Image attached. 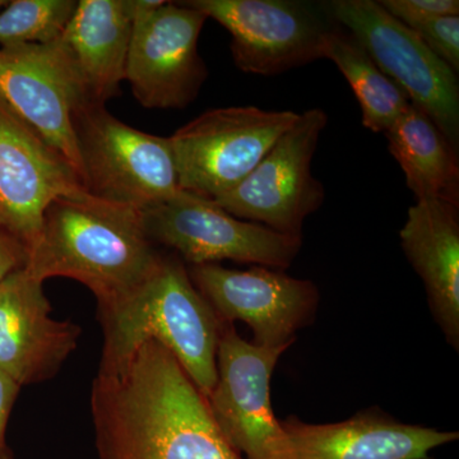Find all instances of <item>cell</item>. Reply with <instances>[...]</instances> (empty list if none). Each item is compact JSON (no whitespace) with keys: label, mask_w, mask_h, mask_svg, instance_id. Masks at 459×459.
I'll use <instances>...</instances> for the list:
<instances>
[{"label":"cell","mask_w":459,"mask_h":459,"mask_svg":"<svg viewBox=\"0 0 459 459\" xmlns=\"http://www.w3.org/2000/svg\"><path fill=\"white\" fill-rule=\"evenodd\" d=\"M91 411L99 459H244L207 398L157 341L99 370Z\"/></svg>","instance_id":"6da1fadb"},{"label":"cell","mask_w":459,"mask_h":459,"mask_svg":"<svg viewBox=\"0 0 459 459\" xmlns=\"http://www.w3.org/2000/svg\"><path fill=\"white\" fill-rule=\"evenodd\" d=\"M161 256L144 228L143 211L81 190L47 208L25 268L42 283L51 277L78 281L101 307L140 286Z\"/></svg>","instance_id":"7a4b0ae2"},{"label":"cell","mask_w":459,"mask_h":459,"mask_svg":"<svg viewBox=\"0 0 459 459\" xmlns=\"http://www.w3.org/2000/svg\"><path fill=\"white\" fill-rule=\"evenodd\" d=\"M99 312L104 328L100 369L122 364L153 340L177 359L205 398L212 392L222 323L180 258L162 255L140 286Z\"/></svg>","instance_id":"3957f363"},{"label":"cell","mask_w":459,"mask_h":459,"mask_svg":"<svg viewBox=\"0 0 459 459\" xmlns=\"http://www.w3.org/2000/svg\"><path fill=\"white\" fill-rule=\"evenodd\" d=\"M74 128L89 195L144 211L181 192L170 138L133 128L105 105L75 108Z\"/></svg>","instance_id":"277c9868"},{"label":"cell","mask_w":459,"mask_h":459,"mask_svg":"<svg viewBox=\"0 0 459 459\" xmlns=\"http://www.w3.org/2000/svg\"><path fill=\"white\" fill-rule=\"evenodd\" d=\"M299 115L256 107L219 108L199 115L169 137L180 189L211 201L231 192Z\"/></svg>","instance_id":"5b68a950"},{"label":"cell","mask_w":459,"mask_h":459,"mask_svg":"<svg viewBox=\"0 0 459 459\" xmlns=\"http://www.w3.org/2000/svg\"><path fill=\"white\" fill-rule=\"evenodd\" d=\"M325 7L334 22L352 33L377 68L403 91L411 105L428 115L458 150L459 83L451 66L379 2L332 0Z\"/></svg>","instance_id":"8992f818"},{"label":"cell","mask_w":459,"mask_h":459,"mask_svg":"<svg viewBox=\"0 0 459 459\" xmlns=\"http://www.w3.org/2000/svg\"><path fill=\"white\" fill-rule=\"evenodd\" d=\"M133 20L126 81L146 108H186L208 78L198 41L205 21L186 2L128 0Z\"/></svg>","instance_id":"52a82bcc"},{"label":"cell","mask_w":459,"mask_h":459,"mask_svg":"<svg viewBox=\"0 0 459 459\" xmlns=\"http://www.w3.org/2000/svg\"><path fill=\"white\" fill-rule=\"evenodd\" d=\"M143 221L155 246L170 247L190 265L234 261L285 270L303 246V237L238 220L211 199L184 190L144 210Z\"/></svg>","instance_id":"ba28073f"},{"label":"cell","mask_w":459,"mask_h":459,"mask_svg":"<svg viewBox=\"0 0 459 459\" xmlns=\"http://www.w3.org/2000/svg\"><path fill=\"white\" fill-rule=\"evenodd\" d=\"M328 117L319 108L299 115L291 126L240 184L217 199L226 212L280 234L303 237L307 217L325 202V186L312 162Z\"/></svg>","instance_id":"9c48e42d"},{"label":"cell","mask_w":459,"mask_h":459,"mask_svg":"<svg viewBox=\"0 0 459 459\" xmlns=\"http://www.w3.org/2000/svg\"><path fill=\"white\" fill-rule=\"evenodd\" d=\"M231 35L232 59L244 74L277 75L322 59L334 26L325 3L301 0H189Z\"/></svg>","instance_id":"30bf717a"},{"label":"cell","mask_w":459,"mask_h":459,"mask_svg":"<svg viewBox=\"0 0 459 459\" xmlns=\"http://www.w3.org/2000/svg\"><path fill=\"white\" fill-rule=\"evenodd\" d=\"M287 349L247 342L234 325L222 323L217 380L207 402L223 437L247 459H292L271 402L272 374Z\"/></svg>","instance_id":"8fae6325"},{"label":"cell","mask_w":459,"mask_h":459,"mask_svg":"<svg viewBox=\"0 0 459 459\" xmlns=\"http://www.w3.org/2000/svg\"><path fill=\"white\" fill-rule=\"evenodd\" d=\"M190 279L223 325L247 323L262 347L291 346L312 325L319 291L312 281L255 265L247 271L220 264L190 265Z\"/></svg>","instance_id":"7c38bea8"},{"label":"cell","mask_w":459,"mask_h":459,"mask_svg":"<svg viewBox=\"0 0 459 459\" xmlns=\"http://www.w3.org/2000/svg\"><path fill=\"white\" fill-rule=\"evenodd\" d=\"M0 101L56 148L83 184L74 113L84 98L56 40L0 48Z\"/></svg>","instance_id":"4fadbf2b"},{"label":"cell","mask_w":459,"mask_h":459,"mask_svg":"<svg viewBox=\"0 0 459 459\" xmlns=\"http://www.w3.org/2000/svg\"><path fill=\"white\" fill-rule=\"evenodd\" d=\"M81 190L74 166L0 101V228L30 253L51 202Z\"/></svg>","instance_id":"5bb4252c"},{"label":"cell","mask_w":459,"mask_h":459,"mask_svg":"<svg viewBox=\"0 0 459 459\" xmlns=\"http://www.w3.org/2000/svg\"><path fill=\"white\" fill-rule=\"evenodd\" d=\"M80 336L75 323L51 318L44 283L26 268L0 282V371L18 385L56 377Z\"/></svg>","instance_id":"9a60e30c"},{"label":"cell","mask_w":459,"mask_h":459,"mask_svg":"<svg viewBox=\"0 0 459 459\" xmlns=\"http://www.w3.org/2000/svg\"><path fill=\"white\" fill-rule=\"evenodd\" d=\"M292 459H429L434 449L455 442L457 431L403 424L377 407L333 424L283 421Z\"/></svg>","instance_id":"2e32d148"},{"label":"cell","mask_w":459,"mask_h":459,"mask_svg":"<svg viewBox=\"0 0 459 459\" xmlns=\"http://www.w3.org/2000/svg\"><path fill=\"white\" fill-rule=\"evenodd\" d=\"M459 205L421 199L411 205L401 246L427 291L446 342L459 350Z\"/></svg>","instance_id":"e0dca14e"},{"label":"cell","mask_w":459,"mask_h":459,"mask_svg":"<svg viewBox=\"0 0 459 459\" xmlns=\"http://www.w3.org/2000/svg\"><path fill=\"white\" fill-rule=\"evenodd\" d=\"M133 20L128 0H81L56 39L84 101L105 105L126 81Z\"/></svg>","instance_id":"ac0fdd59"},{"label":"cell","mask_w":459,"mask_h":459,"mask_svg":"<svg viewBox=\"0 0 459 459\" xmlns=\"http://www.w3.org/2000/svg\"><path fill=\"white\" fill-rule=\"evenodd\" d=\"M385 134L416 201L443 199L459 205L457 148L428 115L410 105Z\"/></svg>","instance_id":"d6986e66"},{"label":"cell","mask_w":459,"mask_h":459,"mask_svg":"<svg viewBox=\"0 0 459 459\" xmlns=\"http://www.w3.org/2000/svg\"><path fill=\"white\" fill-rule=\"evenodd\" d=\"M322 57L336 65L360 105L362 126L385 133L410 107L403 91L392 82L371 59L358 39L334 26L323 39Z\"/></svg>","instance_id":"ffe728a7"},{"label":"cell","mask_w":459,"mask_h":459,"mask_svg":"<svg viewBox=\"0 0 459 459\" xmlns=\"http://www.w3.org/2000/svg\"><path fill=\"white\" fill-rule=\"evenodd\" d=\"M77 2L74 0H13L0 9V48L56 41Z\"/></svg>","instance_id":"44dd1931"},{"label":"cell","mask_w":459,"mask_h":459,"mask_svg":"<svg viewBox=\"0 0 459 459\" xmlns=\"http://www.w3.org/2000/svg\"><path fill=\"white\" fill-rule=\"evenodd\" d=\"M425 45L451 66L459 71V16L430 18L409 27Z\"/></svg>","instance_id":"7402d4cb"},{"label":"cell","mask_w":459,"mask_h":459,"mask_svg":"<svg viewBox=\"0 0 459 459\" xmlns=\"http://www.w3.org/2000/svg\"><path fill=\"white\" fill-rule=\"evenodd\" d=\"M379 4L407 27L430 18L459 16L458 0H382Z\"/></svg>","instance_id":"603a6c76"},{"label":"cell","mask_w":459,"mask_h":459,"mask_svg":"<svg viewBox=\"0 0 459 459\" xmlns=\"http://www.w3.org/2000/svg\"><path fill=\"white\" fill-rule=\"evenodd\" d=\"M21 386L12 377L0 371V459H13L5 434L14 402L17 400Z\"/></svg>","instance_id":"cb8c5ba5"},{"label":"cell","mask_w":459,"mask_h":459,"mask_svg":"<svg viewBox=\"0 0 459 459\" xmlns=\"http://www.w3.org/2000/svg\"><path fill=\"white\" fill-rule=\"evenodd\" d=\"M29 253L22 244L0 228V282L9 274L26 267Z\"/></svg>","instance_id":"d4e9b609"},{"label":"cell","mask_w":459,"mask_h":459,"mask_svg":"<svg viewBox=\"0 0 459 459\" xmlns=\"http://www.w3.org/2000/svg\"><path fill=\"white\" fill-rule=\"evenodd\" d=\"M7 3V0H0V9L4 8Z\"/></svg>","instance_id":"484cf974"}]
</instances>
